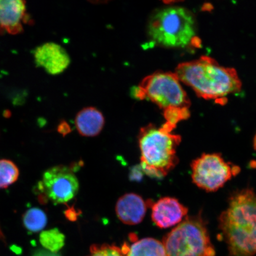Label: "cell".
Returning <instances> with one entry per match:
<instances>
[{"label":"cell","mask_w":256,"mask_h":256,"mask_svg":"<svg viewBox=\"0 0 256 256\" xmlns=\"http://www.w3.org/2000/svg\"><path fill=\"white\" fill-rule=\"evenodd\" d=\"M122 251L126 256H166L162 242L152 238L138 240L130 248L124 246Z\"/></svg>","instance_id":"14"},{"label":"cell","mask_w":256,"mask_h":256,"mask_svg":"<svg viewBox=\"0 0 256 256\" xmlns=\"http://www.w3.org/2000/svg\"><path fill=\"white\" fill-rule=\"evenodd\" d=\"M166 256H215L206 224L200 216L186 218L163 238Z\"/></svg>","instance_id":"5"},{"label":"cell","mask_w":256,"mask_h":256,"mask_svg":"<svg viewBox=\"0 0 256 256\" xmlns=\"http://www.w3.org/2000/svg\"><path fill=\"white\" fill-rule=\"evenodd\" d=\"M194 184L208 192H216L238 175V166L225 161L218 153L203 154L191 164Z\"/></svg>","instance_id":"7"},{"label":"cell","mask_w":256,"mask_h":256,"mask_svg":"<svg viewBox=\"0 0 256 256\" xmlns=\"http://www.w3.org/2000/svg\"><path fill=\"white\" fill-rule=\"evenodd\" d=\"M219 228L232 256L256 254V194L251 188L236 191L219 218Z\"/></svg>","instance_id":"1"},{"label":"cell","mask_w":256,"mask_h":256,"mask_svg":"<svg viewBox=\"0 0 256 256\" xmlns=\"http://www.w3.org/2000/svg\"><path fill=\"white\" fill-rule=\"evenodd\" d=\"M59 132L62 134H66L69 132L70 127L66 124H60L58 128Z\"/></svg>","instance_id":"19"},{"label":"cell","mask_w":256,"mask_h":256,"mask_svg":"<svg viewBox=\"0 0 256 256\" xmlns=\"http://www.w3.org/2000/svg\"><path fill=\"white\" fill-rule=\"evenodd\" d=\"M175 74L180 82L190 86L199 97L219 99L241 90L236 70L220 66L210 56L178 64Z\"/></svg>","instance_id":"2"},{"label":"cell","mask_w":256,"mask_h":256,"mask_svg":"<svg viewBox=\"0 0 256 256\" xmlns=\"http://www.w3.org/2000/svg\"><path fill=\"white\" fill-rule=\"evenodd\" d=\"M254 150L256 151V134L254 136Z\"/></svg>","instance_id":"20"},{"label":"cell","mask_w":256,"mask_h":256,"mask_svg":"<svg viewBox=\"0 0 256 256\" xmlns=\"http://www.w3.org/2000/svg\"><path fill=\"white\" fill-rule=\"evenodd\" d=\"M188 209L176 198H162L152 206V218L160 228H168L181 222L187 216Z\"/></svg>","instance_id":"10"},{"label":"cell","mask_w":256,"mask_h":256,"mask_svg":"<svg viewBox=\"0 0 256 256\" xmlns=\"http://www.w3.org/2000/svg\"><path fill=\"white\" fill-rule=\"evenodd\" d=\"M40 239L44 248L53 252L58 251L63 247L65 242V236L57 228L42 232Z\"/></svg>","instance_id":"17"},{"label":"cell","mask_w":256,"mask_h":256,"mask_svg":"<svg viewBox=\"0 0 256 256\" xmlns=\"http://www.w3.org/2000/svg\"><path fill=\"white\" fill-rule=\"evenodd\" d=\"M148 204L140 195L126 194L118 200L115 210L122 222L127 225H137L145 217Z\"/></svg>","instance_id":"12"},{"label":"cell","mask_w":256,"mask_h":256,"mask_svg":"<svg viewBox=\"0 0 256 256\" xmlns=\"http://www.w3.org/2000/svg\"><path fill=\"white\" fill-rule=\"evenodd\" d=\"M34 58L38 66L52 75L62 73L71 63L66 50L54 42L46 43L38 47L34 52Z\"/></svg>","instance_id":"9"},{"label":"cell","mask_w":256,"mask_h":256,"mask_svg":"<svg viewBox=\"0 0 256 256\" xmlns=\"http://www.w3.org/2000/svg\"><path fill=\"white\" fill-rule=\"evenodd\" d=\"M105 120L102 112L88 107L80 110L75 119V124L80 135L86 137L97 136L104 129Z\"/></svg>","instance_id":"13"},{"label":"cell","mask_w":256,"mask_h":256,"mask_svg":"<svg viewBox=\"0 0 256 256\" xmlns=\"http://www.w3.org/2000/svg\"><path fill=\"white\" fill-rule=\"evenodd\" d=\"M140 100L147 99L164 111L188 110L190 100L175 73L156 72L146 76L134 92Z\"/></svg>","instance_id":"6"},{"label":"cell","mask_w":256,"mask_h":256,"mask_svg":"<svg viewBox=\"0 0 256 256\" xmlns=\"http://www.w3.org/2000/svg\"><path fill=\"white\" fill-rule=\"evenodd\" d=\"M122 250L114 245L104 244L91 246L87 256H124Z\"/></svg>","instance_id":"18"},{"label":"cell","mask_w":256,"mask_h":256,"mask_svg":"<svg viewBox=\"0 0 256 256\" xmlns=\"http://www.w3.org/2000/svg\"><path fill=\"white\" fill-rule=\"evenodd\" d=\"M26 6L22 0H0V30L18 34L24 30Z\"/></svg>","instance_id":"11"},{"label":"cell","mask_w":256,"mask_h":256,"mask_svg":"<svg viewBox=\"0 0 256 256\" xmlns=\"http://www.w3.org/2000/svg\"><path fill=\"white\" fill-rule=\"evenodd\" d=\"M148 36L153 43L167 48H184L196 36L193 14L179 6H168L156 10L147 26Z\"/></svg>","instance_id":"4"},{"label":"cell","mask_w":256,"mask_h":256,"mask_svg":"<svg viewBox=\"0 0 256 256\" xmlns=\"http://www.w3.org/2000/svg\"><path fill=\"white\" fill-rule=\"evenodd\" d=\"M47 220L46 213L38 208L28 210L23 216L24 226L31 232H40L46 226Z\"/></svg>","instance_id":"15"},{"label":"cell","mask_w":256,"mask_h":256,"mask_svg":"<svg viewBox=\"0 0 256 256\" xmlns=\"http://www.w3.org/2000/svg\"><path fill=\"white\" fill-rule=\"evenodd\" d=\"M38 190L43 202L49 200L55 204H65L78 194L79 183L71 168L57 166L44 172Z\"/></svg>","instance_id":"8"},{"label":"cell","mask_w":256,"mask_h":256,"mask_svg":"<svg viewBox=\"0 0 256 256\" xmlns=\"http://www.w3.org/2000/svg\"><path fill=\"white\" fill-rule=\"evenodd\" d=\"M168 124L158 128L152 124L144 127L138 136L140 167L144 174L161 178L175 168L178 162L176 150L181 136L172 134Z\"/></svg>","instance_id":"3"},{"label":"cell","mask_w":256,"mask_h":256,"mask_svg":"<svg viewBox=\"0 0 256 256\" xmlns=\"http://www.w3.org/2000/svg\"><path fill=\"white\" fill-rule=\"evenodd\" d=\"M19 177V170L11 160H0V190L15 183Z\"/></svg>","instance_id":"16"}]
</instances>
